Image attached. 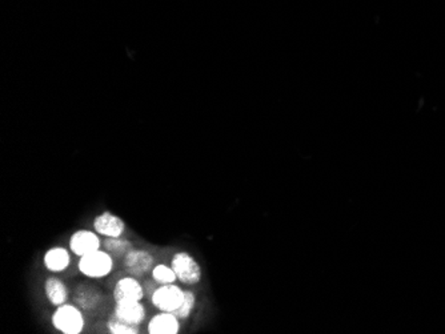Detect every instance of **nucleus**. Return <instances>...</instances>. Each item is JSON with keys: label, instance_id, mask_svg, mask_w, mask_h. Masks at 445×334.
<instances>
[{"label": "nucleus", "instance_id": "16", "mask_svg": "<svg viewBox=\"0 0 445 334\" xmlns=\"http://www.w3.org/2000/svg\"><path fill=\"white\" fill-rule=\"evenodd\" d=\"M195 305H196V297H195L193 292L184 291V300H183L182 305L174 312V314L179 320H186V319H189L191 313L193 312Z\"/></svg>", "mask_w": 445, "mask_h": 334}, {"label": "nucleus", "instance_id": "3", "mask_svg": "<svg viewBox=\"0 0 445 334\" xmlns=\"http://www.w3.org/2000/svg\"><path fill=\"white\" fill-rule=\"evenodd\" d=\"M171 267L175 270L176 277L182 284L196 285L202 280V267L192 254L177 252L172 257Z\"/></svg>", "mask_w": 445, "mask_h": 334}, {"label": "nucleus", "instance_id": "2", "mask_svg": "<svg viewBox=\"0 0 445 334\" xmlns=\"http://www.w3.org/2000/svg\"><path fill=\"white\" fill-rule=\"evenodd\" d=\"M51 322L55 329L63 334H81L85 326V320L81 309L67 302L56 307Z\"/></svg>", "mask_w": 445, "mask_h": 334}, {"label": "nucleus", "instance_id": "11", "mask_svg": "<svg viewBox=\"0 0 445 334\" xmlns=\"http://www.w3.org/2000/svg\"><path fill=\"white\" fill-rule=\"evenodd\" d=\"M43 264L53 273H62L67 270L71 264V254L63 246H53L44 253Z\"/></svg>", "mask_w": 445, "mask_h": 334}, {"label": "nucleus", "instance_id": "5", "mask_svg": "<svg viewBox=\"0 0 445 334\" xmlns=\"http://www.w3.org/2000/svg\"><path fill=\"white\" fill-rule=\"evenodd\" d=\"M99 236L100 235H97L94 230H88V229L76 230L69 237V245H68L69 251L72 253L76 254L78 257L93 253L95 251L100 249V246H102V241H100Z\"/></svg>", "mask_w": 445, "mask_h": 334}, {"label": "nucleus", "instance_id": "7", "mask_svg": "<svg viewBox=\"0 0 445 334\" xmlns=\"http://www.w3.org/2000/svg\"><path fill=\"white\" fill-rule=\"evenodd\" d=\"M95 232L100 236L107 237H122L125 232V223L116 214L103 212L96 216L94 220Z\"/></svg>", "mask_w": 445, "mask_h": 334}, {"label": "nucleus", "instance_id": "6", "mask_svg": "<svg viewBox=\"0 0 445 334\" xmlns=\"http://www.w3.org/2000/svg\"><path fill=\"white\" fill-rule=\"evenodd\" d=\"M124 267L134 277H142L153 267V256L144 249H131L124 254Z\"/></svg>", "mask_w": 445, "mask_h": 334}, {"label": "nucleus", "instance_id": "14", "mask_svg": "<svg viewBox=\"0 0 445 334\" xmlns=\"http://www.w3.org/2000/svg\"><path fill=\"white\" fill-rule=\"evenodd\" d=\"M100 298H102L100 293L91 286L81 288L75 295V300L79 304V307L87 309V310L97 307V304L100 302Z\"/></svg>", "mask_w": 445, "mask_h": 334}, {"label": "nucleus", "instance_id": "9", "mask_svg": "<svg viewBox=\"0 0 445 334\" xmlns=\"http://www.w3.org/2000/svg\"><path fill=\"white\" fill-rule=\"evenodd\" d=\"M147 330L149 334H179L180 320L171 312H160L149 320Z\"/></svg>", "mask_w": 445, "mask_h": 334}, {"label": "nucleus", "instance_id": "1", "mask_svg": "<svg viewBox=\"0 0 445 334\" xmlns=\"http://www.w3.org/2000/svg\"><path fill=\"white\" fill-rule=\"evenodd\" d=\"M78 267L81 274L88 279H104L114 269V258L106 249H97L93 253L81 256Z\"/></svg>", "mask_w": 445, "mask_h": 334}, {"label": "nucleus", "instance_id": "17", "mask_svg": "<svg viewBox=\"0 0 445 334\" xmlns=\"http://www.w3.org/2000/svg\"><path fill=\"white\" fill-rule=\"evenodd\" d=\"M104 249L109 253L125 254L132 249V244L122 237H107L104 241Z\"/></svg>", "mask_w": 445, "mask_h": 334}, {"label": "nucleus", "instance_id": "13", "mask_svg": "<svg viewBox=\"0 0 445 334\" xmlns=\"http://www.w3.org/2000/svg\"><path fill=\"white\" fill-rule=\"evenodd\" d=\"M107 329L111 334H139L140 325L119 319L112 313V316L108 319Z\"/></svg>", "mask_w": 445, "mask_h": 334}, {"label": "nucleus", "instance_id": "8", "mask_svg": "<svg viewBox=\"0 0 445 334\" xmlns=\"http://www.w3.org/2000/svg\"><path fill=\"white\" fill-rule=\"evenodd\" d=\"M114 314L119 319L132 322L136 325H142L146 320V309L142 301L137 300H121L116 301L114 307Z\"/></svg>", "mask_w": 445, "mask_h": 334}, {"label": "nucleus", "instance_id": "12", "mask_svg": "<svg viewBox=\"0 0 445 334\" xmlns=\"http://www.w3.org/2000/svg\"><path fill=\"white\" fill-rule=\"evenodd\" d=\"M44 293L50 304L60 307L68 300V289L66 284L57 277H48L44 282Z\"/></svg>", "mask_w": 445, "mask_h": 334}, {"label": "nucleus", "instance_id": "4", "mask_svg": "<svg viewBox=\"0 0 445 334\" xmlns=\"http://www.w3.org/2000/svg\"><path fill=\"white\" fill-rule=\"evenodd\" d=\"M152 304L160 312L174 313L177 307L182 305L184 300V291L180 289L175 284L160 285L152 293Z\"/></svg>", "mask_w": 445, "mask_h": 334}, {"label": "nucleus", "instance_id": "10", "mask_svg": "<svg viewBox=\"0 0 445 334\" xmlns=\"http://www.w3.org/2000/svg\"><path fill=\"white\" fill-rule=\"evenodd\" d=\"M144 297V289L142 284L134 276L123 277L116 282L114 288V298L115 301L121 300H137L142 301Z\"/></svg>", "mask_w": 445, "mask_h": 334}, {"label": "nucleus", "instance_id": "15", "mask_svg": "<svg viewBox=\"0 0 445 334\" xmlns=\"http://www.w3.org/2000/svg\"><path fill=\"white\" fill-rule=\"evenodd\" d=\"M152 279L160 285L175 284V281L177 280L175 270L172 267H168L165 264H158L152 267Z\"/></svg>", "mask_w": 445, "mask_h": 334}]
</instances>
